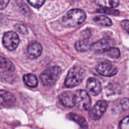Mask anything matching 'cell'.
<instances>
[{"mask_svg":"<svg viewBox=\"0 0 129 129\" xmlns=\"http://www.w3.org/2000/svg\"><path fill=\"white\" fill-rule=\"evenodd\" d=\"M86 15L80 9H72L63 17L62 23L66 27H74L83 23L86 20Z\"/></svg>","mask_w":129,"mask_h":129,"instance_id":"cell-1","label":"cell"},{"mask_svg":"<svg viewBox=\"0 0 129 129\" xmlns=\"http://www.w3.org/2000/svg\"><path fill=\"white\" fill-rule=\"evenodd\" d=\"M84 77V69L81 67L75 66L68 72L64 84L67 88H74L81 83Z\"/></svg>","mask_w":129,"mask_h":129,"instance_id":"cell-2","label":"cell"},{"mask_svg":"<svg viewBox=\"0 0 129 129\" xmlns=\"http://www.w3.org/2000/svg\"><path fill=\"white\" fill-rule=\"evenodd\" d=\"M61 73V69L58 66H52L48 68L40 74V80L42 84L46 86L54 85Z\"/></svg>","mask_w":129,"mask_h":129,"instance_id":"cell-3","label":"cell"},{"mask_svg":"<svg viewBox=\"0 0 129 129\" xmlns=\"http://www.w3.org/2000/svg\"><path fill=\"white\" fill-rule=\"evenodd\" d=\"M74 105L77 108L83 110H88L90 108L91 102L88 92L85 90H78L74 94Z\"/></svg>","mask_w":129,"mask_h":129,"instance_id":"cell-4","label":"cell"},{"mask_svg":"<svg viewBox=\"0 0 129 129\" xmlns=\"http://www.w3.org/2000/svg\"><path fill=\"white\" fill-rule=\"evenodd\" d=\"M20 39L18 35L12 31L5 33L3 37V44L4 47L10 51L15 50L18 46Z\"/></svg>","mask_w":129,"mask_h":129,"instance_id":"cell-5","label":"cell"},{"mask_svg":"<svg viewBox=\"0 0 129 129\" xmlns=\"http://www.w3.org/2000/svg\"><path fill=\"white\" fill-rule=\"evenodd\" d=\"M96 71L100 75L106 77L113 76L118 72L117 68L108 60L98 64L96 66Z\"/></svg>","mask_w":129,"mask_h":129,"instance_id":"cell-6","label":"cell"},{"mask_svg":"<svg viewBox=\"0 0 129 129\" xmlns=\"http://www.w3.org/2000/svg\"><path fill=\"white\" fill-rule=\"evenodd\" d=\"M108 107V103L105 100L98 101L89 110V116L91 119L97 120L102 118Z\"/></svg>","mask_w":129,"mask_h":129,"instance_id":"cell-7","label":"cell"},{"mask_svg":"<svg viewBox=\"0 0 129 129\" xmlns=\"http://www.w3.org/2000/svg\"><path fill=\"white\" fill-rule=\"evenodd\" d=\"M114 45V42L110 39H103L91 45V49L95 53H105Z\"/></svg>","mask_w":129,"mask_h":129,"instance_id":"cell-8","label":"cell"},{"mask_svg":"<svg viewBox=\"0 0 129 129\" xmlns=\"http://www.w3.org/2000/svg\"><path fill=\"white\" fill-rule=\"evenodd\" d=\"M86 89L89 94L96 96L102 92V84L96 78H89L86 82Z\"/></svg>","mask_w":129,"mask_h":129,"instance_id":"cell-9","label":"cell"},{"mask_svg":"<svg viewBox=\"0 0 129 129\" xmlns=\"http://www.w3.org/2000/svg\"><path fill=\"white\" fill-rule=\"evenodd\" d=\"M16 101L15 96L5 90H0V105L4 107H11Z\"/></svg>","mask_w":129,"mask_h":129,"instance_id":"cell-10","label":"cell"},{"mask_svg":"<svg viewBox=\"0 0 129 129\" xmlns=\"http://www.w3.org/2000/svg\"><path fill=\"white\" fill-rule=\"evenodd\" d=\"M27 51L29 57L32 59H37L42 52V46L37 42H32L28 47Z\"/></svg>","mask_w":129,"mask_h":129,"instance_id":"cell-11","label":"cell"},{"mask_svg":"<svg viewBox=\"0 0 129 129\" xmlns=\"http://www.w3.org/2000/svg\"><path fill=\"white\" fill-rule=\"evenodd\" d=\"M59 102L66 107L72 108L74 105V94H72L71 92L66 91L61 93L59 96Z\"/></svg>","mask_w":129,"mask_h":129,"instance_id":"cell-12","label":"cell"},{"mask_svg":"<svg viewBox=\"0 0 129 129\" xmlns=\"http://www.w3.org/2000/svg\"><path fill=\"white\" fill-rule=\"evenodd\" d=\"M67 117L71 120L74 121L78 124H79L81 129H88V125L86 120L82 116L78 115L74 113H70L68 114Z\"/></svg>","mask_w":129,"mask_h":129,"instance_id":"cell-13","label":"cell"},{"mask_svg":"<svg viewBox=\"0 0 129 129\" xmlns=\"http://www.w3.org/2000/svg\"><path fill=\"white\" fill-rule=\"evenodd\" d=\"M94 3L103 8H113L119 5V0H94Z\"/></svg>","mask_w":129,"mask_h":129,"instance_id":"cell-14","label":"cell"},{"mask_svg":"<svg viewBox=\"0 0 129 129\" xmlns=\"http://www.w3.org/2000/svg\"><path fill=\"white\" fill-rule=\"evenodd\" d=\"M91 47L89 38L83 37L81 40H78L75 44V48L78 51L84 52Z\"/></svg>","mask_w":129,"mask_h":129,"instance_id":"cell-15","label":"cell"},{"mask_svg":"<svg viewBox=\"0 0 129 129\" xmlns=\"http://www.w3.org/2000/svg\"><path fill=\"white\" fill-rule=\"evenodd\" d=\"M23 82L26 86L30 88H35L37 86L38 79L36 76L33 74H25L23 77Z\"/></svg>","mask_w":129,"mask_h":129,"instance_id":"cell-16","label":"cell"},{"mask_svg":"<svg viewBox=\"0 0 129 129\" xmlns=\"http://www.w3.org/2000/svg\"><path fill=\"white\" fill-rule=\"evenodd\" d=\"M93 21L98 25L103 26H110L112 25V21L109 18L103 15L96 16L93 18Z\"/></svg>","mask_w":129,"mask_h":129,"instance_id":"cell-17","label":"cell"},{"mask_svg":"<svg viewBox=\"0 0 129 129\" xmlns=\"http://www.w3.org/2000/svg\"><path fill=\"white\" fill-rule=\"evenodd\" d=\"M0 68L6 69L8 71H13L15 70V66L10 60L0 55Z\"/></svg>","mask_w":129,"mask_h":129,"instance_id":"cell-18","label":"cell"},{"mask_svg":"<svg viewBox=\"0 0 129 129\" xmlns=\"http://www.w3.org/2000/svg\"><path fill=\"white\" fill-rule=\"evenodd\" d=\"M105 53L107 56L110 57V58H113V59H118L120 56V52L119 49L114 47H111Z\"/></svg>","mask_w":129,"mask_h":129,"instance_id":"cell-19","label":"cell"},{"mask_svg":"<svg viewBox=\"0 0 129 129\" xmlns=\"http://www.w3.org/2000/svg\"><path fill=\"white\" fill-rule=\"evenodd\" d=\"M118 107H120V110L121 112H123V111H125L127 110H128L129 108V99L128 98H124V99L122 100L119 103V105Z\"/></svg>","mask_w":129,"mask_h":129,"instance_id":"cell-20","label":"cell"},{"mask_svg":"<svg viewBox=\"0 0 129 129\" xmlns=\"http://www.w3.org/2000/svg\"><path fill=\"white\" fill-rule=\"evenodd\" d=\"M97 11L99 13H103L108 14V15H119V11H118V10H112V9H109V8L100 9V10H97Z\"/></svg>","mask_w":129,"mask_h":129,"instance_id":"cell-21","label":"cell"},{"mask_svg":"<svg viewBox=\"0 0 129 129\" xmlns=\"http://www.w3.org/2000/svg\"><path fill=\"white\" fill-rule=\"evenodd\" d=\"M15 28L19 33L23 34V35H26L28 34V30L27 28L22 24H16L15 25Z\"/></svg>","mask_w":129,"mask_h":129,"instance_id":"cell-22","label":"cell"},{"mask_svg":"<svg viewBox=\"0 0 129 129\" xmlns=\"http://www.w3.org/2000/svg\"><path fill=\"white\" fill-rule=\"evenodd\" d=\"M28 1L32 6L36 8H39L44 5L45 0H28Z\"/></svg>","mask_w":129,"mask_h":129,"instance_id":"cell-23","label":"cell"},{"mask_svg":"<svg viewBox=\"0 0 129 129\" xmlns=\"http://www.w3.org/2000/svg\"><path fill=\"white\" fill-rule=\"evenodd\" d=\"M120 128L129 129V117H126L122 120L120 123Z\"/></svg>","mask_w":129,"mask_h":129,"instance_id":"cell-24","label":"cell"},{"mask_svg":"<svg viewBox=\"0 0 129 129\" xmlns=\"http://www.w3.org/2000/svg\"><path fill=\"white\" fill-rule=\"evenodd\" d=\"M121 26L124 30H125L129 34V20H123L121 22Z\"/></svg>","mask_w":129,"mask_h":129,"instance_id":"cell-25","label":"cell"},{"mask_svg":"<svg viewBox=\"0 0 129 129\" xmlns=\"http://www.w3.org/2000/svg\"><path fill=\"white\" fill-rule=\"evenodd\" d=\"M10 0H0V10L5 9L8 5Z\"/></svg>","mask_w":129,"mask_h":129,"instance_id":"cell-26","label":"cell"},{"mask_svg":"<svg viewBox=\"0 0 129 129\" xmlns=\"http://www.w3.org/2000/svg\"><path fill=\"white\" fill-rule=\"evenodd\" d=\"M72 1H79L80 0H72Z\"/></svg>","mask_w":129,"mask_h":129,"instance_id":"cell-27","label":"cell"}]
</instances>
